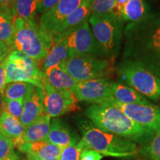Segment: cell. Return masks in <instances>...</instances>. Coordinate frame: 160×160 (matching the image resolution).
<instances>
[{
	"label": "cell",
	"instance_id": "cell-1",
	"mask_svg": "<svg viewBox=\"0 0 160 160\" xmlns=\"http://www.w3.org/2000/svg\"><path fill=\"white\" fill-rule=\"evenodd\" d=\"M85 114L102 131L140 145L148 142L155 133L136 123L114 106L93 104L86 109Z\"/></svg>",
	"mask_w": 160,
	"mask_h": 160
},
{
	"label": "cell",
	"instance_id": "cell-2",
	"mask_svg": "<svg viewBox=\"0 0 160 160\" xmlns=\"http://www.w3.org/2000/svg\"><path fill=\"white\" fill-rule=\"evenodd\" d=\"M124 59L137 61L160 48V12L151 13L136 23H128L124 30Z\"/></svg>",
	"mask_w": 160,
	"mask_h": 160
},
{
	"label": "cell",
	"instance_id": "cell-3",
	"mask_svg": "<svg viewBox=\"0 0 160 160\" xmlns=\"http://www.w3.org/2000/svg\"><path fill=\"white\" fill-rule=\"evenodd\" d=\"M15 32L12 51H17L39 62L45 59L53 45L52 37L40 27L37 19L14 17Z\"/></svg>",
	"mask_w": 160,
	"mask_h": 160
},
{
	"label": "cell",
	"instance_id": "cell-4",
	"mask_svg": "<svg viewBox=\"0 0 160 160\" xmlns=\"http://www.w3.org/2000/svg\"><path fill=\"white\" fill-rule=\"evenodd\" d=\"M76 123L81 133L82 139L90 148L102 155L128 157L138 153L137 144L131 140L102 131L87 119L78 118Z\"/></svg>",
	"mask_w": 160,
	"mask_h": 160
},
{
	"label": "cell",
	"instance_id": "cell-5",
	"mask_svg": "<svg viewBox=\"0 0 160 160\" xmlns=\"http://www.w3.org/2000/svg\"><path fill=\"white\" fill-rule=\"evenodd\" d=\"M88 23L102 57L114 58L121 46L122 23L113 13L106 16H90Z\"/></svg>",
	"mask_w": 160,
	"mask_h": 160
},
{
	"label": "cell",
	"instance_id": "cell-6",
	"mask_svg": "<svg viewBox=\"0 0 160 160\" xmlns=\"http://www.w3.org/2000/svg\"><path fill=\"white\" fill-rule=\"evenodd\" d=\"M118 73L140 94L154 102H160V78L139 62L123 59Z\"/></svg>",
	"mask_w": 160,
	"mask_h": 160
},
{
	"label": "cell",
	"instance_id": "cell-7",
	"mask_svg": "<svg viewBox=\"0 0 160 160\" xmlns=\"http://www.w3.org/2000/svg\"><path fill=\"white\" fill-rule=\"evenodd\" d=\"M7 83L23 82L42 88L45 74L39 62L17 51H12L5 59Z\"/></svg>",
	"mask_w": 160,
	"mask_h": 160
},
{
	"label": "cell",
	"instance_id": "cell-8",
	"mask_svg": "<svg viewBox=\"0 0 160 160\" xmlns=\"http://www.w3.org/2000/svg\"><path fill=\"white\" fill-rule=\"evenodd\" d=\"M114 58L71 56L62 65L68 73L77 82L102 78L113 70Z\"/></svg>",
	"mask_w": 160,
	"mask_h": 160
},
{
	"label": "cell",
	"instance_id": "cell-9",
	"mask_svg": "<svg viewBox=\"0 0 160 160\" xmlns=\"http://www.w3.org/2000/svg\"><path fill=\"white\" fill-rule=\"evenodd\" d=\"M42 91L43 111L50 117L57 118L78 109V101L71 91L55 89L45 81Z\"/></svg>",
	"mask_w": 160,
	"mask_h": 160
},
{
	"label": "cell",
	"instance_id": "cell-10",
	"mask_svg": "<svg viewBox=\"0 0 160 160\" xmlns=\"http://www.w3.org/2000/svg\"><path fill=\"white\" fill-rule=\"evenodd\" d=\"M103 105H110L117 108L142 127L151 130L154 133L160 131V108L157 106L152 104H122L113 99Z\"/></svg>",
	"mask_w": 160,
	"mask_h": 160
},
{
	"label": "cell",
	"instance_id": "cell-11",
	"mask_svg": "<svg viewBox=\"0 0 160 160\" xmlns=\"http://www.w3.org/2000/svg\"><path fill=\"white\" fill-rule=\"evenodd\" d=\"M65 38L71 56L102 57L90 28L88 21L84 22L70 32Z\"/></svg>",
	"mask_w": 160,
	"mask_h": 160
},
{
	"label": "cell",
	"instance_id": "cell-12",
	"mask_svg": "<svg viewBox=\"0 0 160 160\" xmlns=\"http://www.w3.org/2000/svg\"><path fill=\"white\" fill-rule=\"evenodd\" d=\"M111 85V82L105 77L90 79L77 82L72 93L78 102L103 105L113 99Z\"/></svg>",
	"mask_w": 160,
	"mask_h": 160
},
{
	"label": "cell",
	"instance_id": "cell-13",
	"mask_svg": "<svg viewBox=\"0 0 160 160\" xmlns=\"http://www.w3.org/2000/svg\"><path fill=\"white\" fill-rule=\"evenodd\" d=\"M85 0H61L57 5L42 14L39 25L51 36L57 25L74 12Z\"/></svg>",
	"mask_w": 160,
	"mask_h": 160
},
{
	"label": "cell",
	"instance_id": "cell-14",
	"mask_svg": "<svg viewBox=\"0 0 160 160\" xmlns=\"http://www.w3.org/2000/svg\"><path fill=\"white\" fill-rule=\"evenodd\" d=\"M92 0H85L74 12L62 21L52 32L53 44L63 39L70 32L88 21L91 15Z\"/></svg>",
	"mask_w": 160,
	"mask_h": 160
},
{
	"label": "cell",
	"instance_id": "cell-15",
	"mask_svg": "<svg viewBox=\"0 0 160 160\" xmlns=\"http://www.w3.org/2000/svg\"><path fill=\"white\" fill-rule=\"evenodd\" d=\"M80 139L79 135L62 120L54 118L51 122L47 137V141L49 142L63 148L67 146L76 145Z\"/></svg>",
	"mask_w": 160,
	"mask_h": 160
},
{
	"label": "cell",
	"instance_id": "cell-16",
	"mask_svg": "<svg viewBox=\"0 0 160 160\" xmlns=\"http://www.w3.org/2000/svg\"><path fill=\"white\" fill-rule=\"evenodd\" d=\"M44 113L43 91L41 88L35 87L33 92L23 102V112L20 122L24 127H27Z\"/></svg>",
	"mask_w": 160,
	"mask_h": 160
},
{
	"label": "cell",
	"instance_id": "cell-17",
	"mask_svg": "<svg viewBox=\"0 0 160 160\" xmlns=\"http://www.w3.org/2000/svg\"><path fill=\"white\" fill-rule=\"evenodd\" d=\"M25 129V127L19 119L2 111L0 115V133L11 139L13 147L18 149L25 143L24 140Z\"/></svg>",
	"mask_w": 160,
	"mask_h": 160
},
{
	"label": "cell",
	"instance_id": "cell-18",
	"mask_svg": "<svg viewBox=\"0 0 160 160\" xmlns=\"http://www.w3.org/2000/svg\"><path fill=\"white\" fill-rule=\"evenodd\" d=\"M19 150L26 153L27 156H31L39 160H50L59 159L62 148L47 140H43L31 143L25 142Z\"/></svg>",
	"mask_w": 160,
	"mask_h": 160
},
{
	"label": "cell",
	"instance_id": "cell-19",
	"mask_svg": "<svg viewBox=\"0 0 160 160\" xmlns=\"http://www.w3.org/2000/svg\"><path fill=\"white\" fill-rule=\"evenodd\" d=\"M45 81L53 88L71 91L77 82L65 71L62 64L54 66L44 72Z\"/></svg>",
	"mask_w": 160,
	"mask_h": 160
},
{
	"label": "cell",
	"instance_id": "cell-20",
	"mask_svg": "<svg viewBox=\"0 0 160 160\" xmlns=\"http://www.w3.org/2000/svg\"><path fill=\"white\" fill-rule=\"evenodd\" d=\"M51 122V117L45 113H42L33 122L25 127L24 133L25 142L31 143L47 140Z\"/></svg>",
	"mask_w": 160,
	"mask_h": 160
},
{
	"label": "cell",
	"instance_id": "cell-21",
	"mask_svg": "<svg viewBox=\"0 0 160 160\" xmlns=\"http://www.w3.org/2000/svg\"><path fill=\"white\" fill-rule=\"evenodd\" d=\"M151 14V10L146 0H128L121 12L122 22L136 23Z\"/></svg>",
	"mask_w": 160,
	"mask_h": 160
},
{
	"label": "cell",
	"instance_id": "cell-22",
	"mask_svg": "<svg viewBox=\"0 0 160 160\" xmlns=\"http://www.w3.org/2000/svg\"><path fill=\"white\" fill-rule=\"evenodd\" d=\"M111 93L113 99L122 104L151 105V102L131 87L119 82H111Z\"/></svg>",
	"mask_w": 160,
	"mask_h": 160
},
{
	"label": "cell",
	"instance_id": "cell-23",
	"mask_svg": "<svg viewBox=\"0 0 160 160\" xmlns=\"http://www.w3.org/2000/svg\"><path fill=\"white\" fill-rule=\"evenodd\" d=\"M70 57L71 53L66 43L65 38H64L63 39L53 44L51 47L47 57L43 61L42 71L44 73L52 67L65 63Z\"/></svg>",
	"mask_w": 160,
	"mask_h": 160
},
{
	"label": "cell",
	"instance_id": "cell-24",
	"mask_svg": "<svg viewBox=\"0 0 160 160\" xmlns=\"http://www.w3.org/2000/svg\"><path fill=\"white\" fill-rule=\"evenodd\" d=\"M14 32V16L10 8H2L0 13V42L9 46L11 50Z\"/></svg>",
	"mask_w": 160,
	"mask_h": 160
},
{
	"label": "cell",
	"instance_id": "cell-25",
	"mask_svg": "<svg viewBox=\"0 0 160 160\" xmlns=\"http://www.w3.org/2000/svg\"><path fill=\"white\" fill-rule=\"evenodd\" d=\"M12 14L25 20L36 19L38 0H13L10 8Z\"/></svg>",
	"mask_w": 160,
	"mask_h": 160
},
{
	"label": "cell",
	"instance_id": "cell-26",
	"mask_svg": "<svg viewBox=\"0 0 160 160\" xmlns=\"http://www.w3.org/2000/svg\"><path fill=\"white\" fill-rule=\"evenodd\" d=\"M36 86L23 82L7 84L2 93V98L11 100H25L34 90Z\"/></svg>",
	"mask_w": 160,
	"mask_h": 160
},
{
	"label": "cell",
	"instance_id": "cell-27",
	"mask_svg": "<svg viewBox=\"0 0 160 160\" xmlns=\"http://www.w3.org/2000/svg\"><path fill=\"white\" fill-rule=\"evenodd\" d=\"M138 152L147 160H160V131L156 132L148 142L142 145Z\"/></svg>",
	"mask_w": 160,
	"mask_h": 160
},
{
	"label": "cell",
	"instance_id": "cell-28",
	"mask_svg": "<svg viewBox=\"0 0 160 160\" xmlns=\"http://www.w3.org/2000/svg\"><path fill=\"white\" fill-rule=\"evenodd\" d=\"M87 149H90L89 146L81 139L76 145L62 148L59 160H79L82 152Z\"/></svg>",
	"mask_w": 160,
	"mask_h": 160
},
{
	"label": "cell",
	"instance_id": "cell-29",
	"mask_svg": "<svg viewBox=\"0 0 160 160\" xmlns=\"http://www.w3.org/2000/svg\"><path fill=\"white\" fill-rule=\"evenodd\" d=\"M160 78V48L137 60Z\"/></svg>",
	"mask_w": 160,
	"mask_h": 160
},
{
	"label": "cell",
	"instance_id": "cell-30",
	"mask_svg": "<svg viewBox=\"0 0 160 160\" xmlns=\"http://www.w3.org/2000/svg\"><path fill=\"white\" fill-rule=\"evenodd\" d=\"M117 0H92L91 14L106 16L113 13Z\"/></svg>",
	"mask_w": 160,
	"mask_h": 160
},
{
	"label": "cell",
	"instance_id": "cell-31",
	"mask_svg": "<svg viewBox=\"0 0 160 160\" xmlns=\"http://www.w3.org/2000/svg\"><path fill=\"white\" fill-rule=\"evenodd\" d=\"M2 99V111H6L12 117L19 119L22 117L23 112V100H11Z\"/></svg>",
	"mask_w": 160,
	"mask_h": 160
},
{
	"label": "cell",
	"instance_id": "cell-32",
	"mask_svg": "<svg viewBox=\"0 0 160 160\" xmlns=\"http://www.w3.org/2000/svg\"><path fill=\"white\" fill-rule=\"evenodd\" d=\"M14 153V147L11 139L0 133V160Z\"/></svg>",
	"mask_w": 160,
	"mask_h": 160
},
{
	"label": "cell",
	"instance_id": "cell-33",
	"mask_svg": "<svg viewBox=\"0 0 160 160\" xmlns=\"http://www.w3.org/2000/svg\"><path fill=\"white\" fill-rule=\"evenodd\" d=\"M61 0H38V13L42 14L54 7Z\"/></svg>",
	"mask_w": 160,
	"mask_h": 160
},
{
	"label": "cell",
	"instance_id": "cell-34",
	"mask_svg": "<svg viewBox=\"0 0 160 160\" xmlns=\"http://www.w3.org/2000/svg\"><path fill=\"white\" fill-rule=\"evenodd\" d=\"M104 156L93 149H87L80 154L79 160H101Z\"/></svg>",
	"mask_w": 160,
	"mask_h": 160
},
{
	"label": "cell",
	"instance_id": "cell-35",
	"mask_svg": "<svg viewBox=\"0 0 160 160\" xmlns=\"http://www.w3.org/2000/svg\"><path fill=\"white\" fill-rule=\"evenodd\" d=\"M7 73L5 59L0 63V95L2 94L7 85Z\"/></svg>",
	"mask_w": 160,
	"mask_h": 160
},
{
	"label": "cell",
	"instance_id": "cell-36",
	"mask_svg": "<svg viewBox=\"0 0 160 160\" xmlns=\"http://www.w3.org/2000/svg\"><path fill=\"white\" fill-rule=\"evenodd\" d=\"M11 51H12V50L9 46L2 42H0V63L7 57Z\"/></svg>",
	"mask_w": 160,
	"mask_h": 160
},
{
	"label": "cell",
	"instance_id": "cell-37",
	"mask_svg": "<svg viewBox=\"0 0 160 160\" xmlns=\"http://www.w3.org/2000/svg\"><path fill=\"white\" fill-rule=\"evenodd\" d=\"M127 2L128 0H117V1H116L115 8L114 10H113V14H115L118 18H119L120 19H121L120 16H121L122 10L124 5H125Z\"/></svg>",
	"mask_w": 160,
	"mask_h": 160
},
{
	"label": "cell",
	"instance_id": "cell-38",
	"mask_svg": "<svg viewBox=\"0 0 160 160\" xmlns=\"http://www.w3.org/2000/svg\"><path fill=\"white\" fill-rule=\"evenodd\" d=\"M13 2V0H0V7H1L2 8H11Z\"/></svg>",
	"mask_w": 160,
	"mask_h": 160
},
{
	"label": "cell",
	"instance_id": "cell-39",
	"mask_svg": "<svg viewBox=\"0 0 160 160\" xmlns=\"http://www.w3.org/2000/svg\"><path fill=\"white\" fill-rule=\"evenodd\" d=\"M1 160H18V156L16 154V153H13V154H11V156H9V157H6L5 159Z\"/></svg>",
	"mask_w": 160,
	"mask_h": 160
},
{
	"label": "cell",
	"instance_id": "cell-40",
	"mask_svg": "<svg viewBox=\"0 0 160 160\" xmlns=\"http://www.w3.org/2000/svg\"><path fill=\"white\" fill-rule=\"evenodd\" d=\"M2 108H3V104H2V99L1 95H0V115H1L2 112Z\"/></svg>",
	"mask_w": 160,
	"mask_h": 160
},
{
	"label": "cell",
	"instance_id": "cell-41",
	"mask_svg": "<svg viewBox=\"0 0 160 160\" xmlns=\"http://www.w3.org/2000/svg\"><path fill=\"white\" fill-rule=\"evenodd\" d=\"M26 160H39L37 159V158H34L33 157H31V156H27V159Z\"/></svg>",
	"mask_w": 160,
	"mask_h": 160
},
{
	"label": "cell",
	"instance_id": "cell-42",
	"mask_svg": "<svg viewBox=\"0 0 160 160\" xmlns=\"http://www.w3.org/2000/svg\"><path fill=\"white\" fill-rule=\"evenodd\" d=\"M2 8L1 7H0V13H1V12H2Z\"/></svg>",
	"mask_w": 160,
	"mask_h": 160
},
{
	"label": "cell",
	"instance_id": "cell-43",
	"mask_svg": "<svg viewBox=\"0 0 160 160\" xmlns=\"http://www.w3.org/2000/svg\"><path fill=\"white\" fill-rule=\"evenodd\" d=\"M50 160H59L58 159H50Z\"/></svg>",
	"mask_w": 160,
	"mask_h": 160
}]
</instances>
